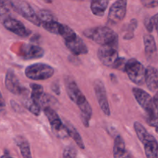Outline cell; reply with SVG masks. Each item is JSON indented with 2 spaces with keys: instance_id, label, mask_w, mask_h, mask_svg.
<instances>
[{
  "instance_id": "1",
  "label": "cell",
  "mask_w": 158,
  "mask_h": 158,
  "mask_svg": "<svg viewBox=\"0 0 158 158\" xmlns=\"http://www.w3.org/2000/svg\"><path fill=\"white\" fill-rule=\"evenodd\" d=\"M65 86L68 96L72 102L79 107L80 111V119L84 126H89V121L93 115V110L83 93L80 91L75 81L69 77L65 79Z\"/></svg>"
},
{
  "instance_id": "2",
  "label": "cell",
  "mask_w": 158,
  "mask_h": 158,
  "mask_svg": "<svg viewBox=\"0 0 158 158\" xmlns=\"http://www.w3.org/2000/svg\"><path fill=\"white\" fill-rule=\"evenodd\" d=\"M83 35L86 38L98 43L100 46L108 44L118 40V36L108 26H96L83 31Z\"/></svg>"
},
{
  "instance_id": "3",
  "label": "cell",
  "mask_w": 158,
  "mask_h": 158,
  "mask_svg": "<svg viewBox=\"0 0 158 158\" xmlns=\"http://www.w3.org/2000/svg\"><path fill=\"white\" fill-rule=\"evenodd\" d=\"M134 128L138 139L144 146L147 158H158V143L155 138L150 134L140 122H134Z\"/></svg>"
},
{
  "instance_id": "4",
  "label": "cell",
  "mask_w": 158,
  "mask_h": 158,
  "mask_svg": "<svg viewBox=\"0 0 158 158\" xmlns=\"http://www.w3.org/2000/svg\"><path fill=\"white\" fill-rule=\"evenodd\" d=\"M25 74L31 80L44 81L53 76L54 69L47 64L35 63L26 67Z\"/></svg>"
},
{
  "instance_id": "5",
  "label": "cell",
  "mask_w": 158,
  "mask_h": 158,
  "mask_svg": "<svg viewBox=\"0 0 158 158\" xmlns=\"http://www.w3.org/2000/svg\"><path fill=\"white\" fill-rule=\"evenodd\" d=\"M124 71L127 73L130 80L136 85H142L145 83L146 68L137 59L131 58L127 60Z\"/></svg>"
},
{
  "instance_id": "6",
  "label": "cell",
  "mask_w": 158,
  "mask_h": 158,
  "mask_svg": "<svg viewBox=\"0 0 158 158\" xmlns=\"http://www.w3.org/2000/svg\"><path fill=\"white\" fill-rule=\"evenodd\" d=\"M118 40L108 44L100 46L97 51V57L103 65L113 68L115 62L119 58Z\"/></svg>"
},
{
  "instance_id": "7",
  "label": "cell",
  "mask_w": 158,
  "mask_h": 158,
  "mask_svg": "<svg viewBox=\"0 0 158 158\" xmlns=\"http://www.w3.org/2000/svg\"><path fill=\"white\" fill-rule=\"evenodd\" d=\"M43 112L49 120L51 128H52L55 136L60 139H66V138L69 137L66 125H65L64 122H62L61 119L56 113V112L52 107L49 106L44 107Z\"/></svg>"
},
{
  "instance_id": "8",
  "label": "cell",
  "mask_w": 158,
  "mask_h": 158,
  "mask_svg": "<svg viewBox=\"0 0 158 158\" xmlns=\"http://www.w3.org/2000/svg\"><path fill=\"white\" fill-rule=\"evenodd\" d=\"M11 7L15 12L37 26H41L38 15L35 13L32 6L24 0H10Z\"/></svg>"
},
{
  "instance_id": "9",
  "label": "cell",
  "mask_w": 158,
  "mask_h": 158,
  "mask_svg": "<svg viewBox=\"0 0 158 158\" xmlns=\"http://www.w3.org/2000/svg\"><path fill=\"white\" fill-rule=\"evenodd\" d=\"M127 0H116L108 12V23L116 25L123 20L127 14Z\"/></svg>"
},
{
  "instance_id": "10",
  "label": "cell",
  "mask_w": 158,
  "mask_h": 158,
  "mask_svg": "<svg viewBox=\"0 0 158 158\" xmlns=\"http://www.w3.org/2000/svg\"><path fill=\"white\" fill-rule=\"evenodd\" d=\"M1 21L6 29L15 35L22 37H26L30 35L31 31L29 30L22 22L12 17L11 15L1 18Z\"/></svg>"
},
{
  "instance_id": "11",
  "label": "cell",
  "mask_w": 158,
  "mask_h": 158,
  "mask_svg": "<svg viewBox=\"0 0 158 158\" xmlns=\"http://www.w3.org/2000/svg\"><path fill=\"white\" fill-rule=\"evenodd\" d=\"M133 94L139 105L145 110L147 115L151 114L157 110L153 98L144 90L139 88H134Z\"/></svg>"
},
{
  "instance_id": "12",
  "label": "cell",
  "mask_w": 158,
  "mask_h": 158,
  "mask_svg": "<svg viewBox=\"0 0 158 158\" xmlns=\"http://www.w3.org/2000/svg\"><path fill=\"white\" fill-rule=\"evenodd\" d=\"M94 88L97 102L101 110L105 115L108 116H110V109L109 102H108L106 90L103 82L100 79H97L94 81Z\"/></svg>"
},
{
  "instance_id": "13",
  "label": "cell",
  "mask_w": 158,
  "mask_h": 158,
  "mask_svg": "<svg viewBox=\"0 0 158 158\" xmlns=\"http://www.w3.org/2000/svg\"><path fill=\"white\" fill-rule=\"evenodd\" d=\"M5 85H6V88L14 94L23 95L26 93V89L24 87L22 86L18 77H16L15 72L12 69H9L6 72Z\"/></svg>"
},
{
  "instance_id": "14",
  "label": "cell",
  "mask_w": 158,
  "mask_h": 158,
  "mask_svg": "<svg viewBox=\"0 0 158 158\" xmlns=\"http://www.w3.org/2000/svg\"><path fill=\"white\" fill-rule=\"evenodd\" d=\"M65 45L73 55L78 56L82 54H86L88 53V48L83 40L77 34L71 38L65 40Z\"/></svg>"
},
{
  "instance_id": "15",
  "label": "cell",
  "mask_w": 158,
  "mask_h": 158,
  "mask_svg": "<svg viewBox=\"0 0 158 158\" xmlns=\"http://www.w3.org/2000/svg\"><path fill=\"white\" fill-rule=\"evenodd\" d=\"M44 50L37 45L23 44L21 48V55L25 60H32V59L41 58L44 56Z\"/></svg>"
},
{
  "instance_id": "16",
  "label": "cell",
  "mask_w": 158,
  "mask_h": 158,
  "mask_svg": "<svg viewBox=\"0 0 158 158\" xmlns=\"http://www.w3.org/2000/svg\"><path fill=\"white\" fill-rule=\"evenodd\" d=\"M113 153L114 158H132L129 152L126 150V146L123 137L120 135H117L114 139Z\"/></svg>"
},
{
  "instance_id": "17",
  "label": "cell",
  "mask_w": 158,
  "mask_h": 158,
  "mask_svg": "<svg viewBox=\"0 0 158 158\" xmlns=\"http://www.w3.org/2000/svg\"><path fill=\"white\" fill-rule=\"evenodd\" d=\"M145 83L151 91H155L158 89V71L154 67L149 66L146 68Z\"/></svg>"
},
{
  "instance_id": "18",
  "label": "cell",
  "mask_w": 158,
  "mask_h": 158,
  "mask_svg": "<svg viewBox=\"0 0 158 158\" xmlns=\"http://www.w3.org/2000/svg\"><path fill=\"white\" fill-rule=\"evenodd\" d=\"M145 54L148 59H154L157 54V46L155 40L151 34H145L143 36Z\"/></svg>"
},
{
  "instance_id": "19",
  "label": "cell",
  "mask_w": 158,
  "mask_h": 158,
  "mask_svg": "<svg viewBox=\"0 0 158 158\" xmlns=\"http://www.w3.org/2000/svg\"><path fill=\"white\" fill-rule=\"evenodd\" d=\"M108 5L109 0H90V9L96 16H103Z\"/></svg>"
},
{
  "instance_id": "20",
  "label": "cell",
  "mask_w": 158,
  "mask_h": 158,
  "mask_svg": "<svg viewBox=\"0 0 158 158\" xmlns=\"http://www.w3.org/2000/svg\"><path fill=\"white\" fill-rule=\"evenodd\" d=\"M15 144L19 148L21 154L23 158H32V153H31L30 145L27 139L23 136H17L15 138Z\"/></svg>"
},
{
  "instance_id": "21",
  "label": "cell",
  "mask_w": 158,
  "mask_h": 158,
  "mask_svg": "<svg viewBox=\"0 0 158 158\" xmlns=\"http://www.w3.org/2000/svg\"><path fill=\"white\" fill-rule=\"evenodd\" d=\"M65 125H66V130H67V133L69 136H70L75 143H77V145L80 147V149H84L85 145L83 143V139H82L81 136L80 135V133H78V131L77 130V129L72 125V124L69 123V122H64Z\"/></svg>"
},
{
  "instance_id": "22",
  "label": "cell",
  "mask_w": 158,
  "mask_h": 158,
  "mask_svg": "<svg viewBox=\"0 0 158 158\" xmlns=\"http://www.w3.org/2000/svg\"><path fill=\"white\" fill-rule=\"evenodd\" d=\"M24 106L29 110L30 112L35 116H38L41 112V105L38 102H35L31 97H25L23 102Z\"/></svg>"
},
{
  "instance_id": "23",
  "label": "cell",
  "mask_w": 158,
  "mask_h": 158,
  "mask_svg": "<svg viewBox=\"0 0 158 158\" xmlns=\"http://www.w3.org/2000/svg\"><path fill=\"white\" fill-rule=\"evenodd\" d=\"M31 94L30 97L33 99L35 102H38L40 105V99H41L42 96L44 94L43 93V88L42 85H38V84H31Z\"/></svg>"
},
{
  "instance_id": "24",
  "label": "cell",
  "mask_w": 158,
  "mask_h": 158,
  "mask_svg": "<svg viewBox=\"0 0 158 158\" xmlns=\"http://www.w3.org/2000/svg\"><path fill=\"white\" fill-rule=\"evenodd\" d=\"M37 15H38L39 19L40 20V23H46V22L57 20L55 17V15H54V14L49 10H47V9H42V10H40Z\"/></svg>"
},
{
  "instance_id": "25",
  "label": "cell",
  "mask_w": 158,
  "mask_h": 158,
  "mask_svg": "<svg viewBox=\"0 0 158 158\" xmlns=\"http://www.w3.org/2000/svg\"><path fill=\"white\" fill-rule=\"evenodd\" d=\"M10 0H0V18L10 15Z\"/></svg>"
},
{
  "instance_id": "26",
  "label": "cell",
  "mask_w": 158,
  "mask_h": 158,
  "mask_svg": "<svg viewBox=\"0 0 158 158\" xmlns=\"http://www.w3.org/2000/svg\"><path fill=\"white\" fill-rule=\"evenodd\" d=\"M137 27V20L136 19H133L131 20L128 27L127 29V33H125L123 39L125 40H131L134 37V32L135 31L136 28Z\"/></svg>"
},
{
  "instance_id": "27",
  "label": "cell",
  "mask_w": 158,
  "mask_h": 158,
  "mask_svg": "<svg viewBox=\"0 0 158 158\" xmlns=\"http://www.w3.org/2000/svg\"><path fill=\"white\" fill-rule=\"evenodd\" d=\"M76 155L77 152L75 149L72 147H67L63 151V158H76Z\"/></svg>"
},
{
  "instance_id": "28",
  "label": "cell",
  "mask_w": 158,
  "mask_h": 158,
  "mask_svg": "<svg viewBox=\"0 0 158 158\" xmlns=\"http://www.w3.org/2000/svg\"><path fill=\"white\" fill-rule=\"evenodd\" d=\"M127 60L124 58H121V57H119L117 60V61L115 62V64L113 66V68H115V69L120 70V71H124V67L125 64H126Z\"/></svg>"
},
{
  "instance_id": "29",
  "label": "cell",
  "mask_w": 158,
  "mask_h": 158,
  "mask_svg": "<svg viewBox=\"0 0 158 158\" xmlns=\"http://www.w3.org/2000/svg\"><path fill=\"white\" fill-rule=\"evenodd\" d=\"M140 2L146 8H154L158 6V0H140Z\"/></svg>"
},
{
  "instance_id": "30",
  "label": "cell",
  "mask_w": 158,
  "mask_h": 158,
  "mask_svg": "<svg viewBox=\"0 0 158 158\" xmlns=\"http://www.w3.org/2000/svg\"><path fill=\"white\" fill-rule=\"evenodd\" d=\"M144 26L145 27L147 28V29L148 30V32L151 33L154 29V24H153V22L151 18H146L144 20Z\"/></svg>"
},
{
  "instance_id": "31",
  "label": "cell",
  "mask_w": 158,
  "mask_h": 158,
  "mask_svg": "<svg viewBox=\"0 0 158 158\" xmlns=\"http://www.w3.org/2000/svg\"><path fill=\"white\" fill-rule=\"evenodd\" d=\"M51 89L54 93H56L58 95L60 94V87L58 82H52V85H51Z\"/></svg>"
},
{
  "instance_id": "32",
  "label": "cell",
  "mask_w": 158,
  "mask_h": 158,
  "mask_svg": "<svg viewBox=\"0 0 158 158\" xmlns=\"http://www.w3.org/2000/svg\"><path fill=\"white\" fill-rule=\"evenodd\" d=\"M151 20H152L153 24H154V26L156 28L158 33V13L154 15V16L151 17Z\"/></svg>"
},
{
  "instance_id": "33",
  "label": "cell",
  "mask_w": 158,
  "mask_h": 158,
  "mask_svg": "<svg viewBox=\"0 0 158 158\" xmlns=\"http://www.w3.org/2000/svg\"><path fill=\"white\" fill-rule=\"evenodd\" d=\"M6 106V102H5L4 99L2 97V94L1 91H0V107L1 108H4Z\"/></svg>"
},
{
  "instance_id": "34",
  "label": "cell",
  "mask_w": 158,
  "mask_h": 158,
  "mask_svg": "<svg viewBox=\"0 0 158 158\" xmlns=\"http://www.w3.org/2000/svg\"><path fill=\"white\" fill-rule=\"evenodd\" d=\"M1 158H14V157H12V156H10V155H9V153H6L5 154H3L2 156H1Z\"/></svg>"
},
{
  "instance_id": "35",
  "label": "cell",
  "mask_w": 158,
  "mask_h": 158,
  "mask_svg": "<svg viewBox=\"0 0 158 158\" xmlns=\"http://www.w3.org/2000/svg\"><path fill=\"white\" fill-rule=\"evenodd\" d=\"M73 1H79V2H80V1H83V0H73Z\"/></svg>"
}]
</instances>
